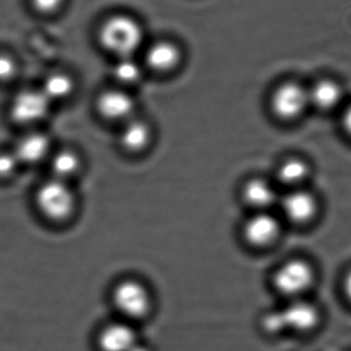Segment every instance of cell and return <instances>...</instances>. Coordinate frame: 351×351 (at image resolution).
<instances>
[{
	"mask_svg": "<svg viewBox=\"0 0 351 351\" xmlns=\"http://www.w3.org/2000/svg\"><path fill=\"white\" fill-rule=\"evenodd\" d=\"M110 303L117 317L135 326L149 321L156 311L150 289L141 280L125 278L113 286Z\"/></svg>",
	"mask_w": 351,
	"mask_h": 351,
	"instance_id": "1",
	"label": "cell"
},
{
	"mask_svg": "<svg viewBox=\"0 0 351 351\" xmlns=\"http://www.w3.org/2000/svg\"><path fill=\"white\" fill-rule=\"evenodd\" d=\"M33 200L41 218L56 224L69 220L75 212V193L70 183L53 178L38 185Z\"/></svg>",
	"mask_w": 351,
	"mask_h": 351,
	"instance_id": "2",
	"label": "cell"
},
{
	"mask_svg": "<svg viewBox=\"0 0 351 351\" xmlns=\"http://www.w3.org/2000/svg\"><path fill=\"white\" fill-rule=\"evenodd\" d=\"M53 106L40 88H23L8 103V119L23 131L38 129L49 119Z\"/></svg>",
	"mask_w": 351,
	"mask_h": 351,
	"instance_id": "3",
	"label": "cell"
},
{
	"mask_svg": "<svg viewBox=\"0 0 351 351\" xmlns=\"http://www.w3.org/2000/svg\"><path fill=\"white\" fill-rule=\"evenodd\" d=\"M101 45L117 57H133L143 43L139 23L127 16H114L102 25L99 33Z\"/></svg>",
	"mask_w": 351,
	"mask_h": 351,
	"instance_id": "4",
	"label": "cell"
},
{
	"mask_svg": "<svg viewBox=\"0 0 351 351\" xmlns=\"http://www.w3.org/2000/svg\"><path fill=\"white\" fill-rule=\"evenodd\" d=\"M315 272L313 266L303 260H291L276 269L272 285L278 294L290 298H302L313 288Z\"/></svg>",
	"mask_w": 351,
	"mask_h": 351,
	"instance_id": "5",
	"label": "cell"
},
{
	"mask_svg": "<svg viewBox=\"0 0 351 351\" xmlns=\"http://www.w3.org/2000/svg\"><path fill=\"white\" fill-rule=\"evenodd\" d=\"M140 340L137 326L115 317L97 329L94 346L97 351H131Z\"/></svg>",
	"mask_w": 351,
	"mask_h": 351,
	"instance_id": "6",
	"label": "cell"
},
{
	"mask_svg": "<svg viewBox=\"0 0 351 351\" xmlns=\"http://www.w3.org/2000/svg\"><path fill=\"white\" fill-rule=\"evenodd\" d=\"M12 149L16 154L19 162L24 167H34L47 164L53 152V141L49 134L38 129L25 130L19 136Z\"/></svg>",
	"mask_w": 351,
	"mask_h": 351,
	"instance_id": "7",
	"label": "cell"
},
{
	"mask_svg": "<svg viewBox=\"0 0 351 351\" xmlns=\"http://www.w3.org/2000/svg\"><path fill=\"white\" fill-rule=\"evenodd\" d=\"M308 105V90L296 82L280 84L270 99L272 112L284 121H293L300 117Z\"/></svg>",
	"mask_w": 351,
	"mask_h": 351,
	"instance_id": "8",
	"label": "cell"
},
{
	"mask_svg": "<svg viewBox=\"0 0 351 351\" xmlns=\"http://www.w3.org/2000/svg\"><path fill=\"white\" fill-rule=\"evenodd\" d=\"M280 311L287 332L292 333H313L323 319L321 309L315 303L302 298L290 300Z\"/></svg>",
	"mask_w": 351,
	"mask_h": 351,
	"instance_id": "9",
	"label": "cell"
},
{
	"mask_svg": "<svg viewBox=\"0 0 351 351\" xmlns=\"http://www.w3.org/2000/svg\"><path fill=\"white\" fill-rule=\"evenodd\" d=\"M280 233V225L269 213L258 212L250 217L243 226V239L253 247H266L276 241Z\"/></svg>",
	"mask_w": 351,
	"mask_h": 351,
	"instance_id": "10",
	"label": "cell"
},
{
	"mask_svg": "<svg viewBox=\"0 0 351 351\" xmlns=\"http://www.w3.org/2000/svg\"><path fill=\"white\" fill-rule=\"evenodd\" d=\"M96 105L101 117L108 121L125 123L133 119L136 107L133 97L121 90H109L102 93Z\"/></svg>",
	"mask_w": 351,
	"mask_h": 351,
	"instance_id": "11",
	"label": "cell"
},
{
	"mask_svg": "<svg viewBox=\"0 0 351 351\" xmlns=\"http://www.w3.org/2000/svg\"><path fill=\"white\" fill-rule=\"evenodd\" d=\"M287 218L297 224L308 222L317 214V202L315 195L305 190H293L282 200Z\"/></svg>",
	"mask_w": 351,
	"mask_h": 351,
	"instance_id": "12",
	"label": "cell"
},
{
	"mask_svg": "<svg viewBox=\"0 0 351 351\" xmlns=\"http://www.w3.org/2000/svg\"><path fill=\"white\" fill-rule=\"evenodd\" d=\"M47 164L51 171V178L67 183L77 176L82 168L80 156L69 148L53 149Z\"/></svg>",
	"mask_w": 351,
	"mask_h": 351,
	"instance_id": "13",
	"label": "cell"
},
{
	"mask_svg": "<svg viewBox=\"0 0 351 351\" xmlns=\"http://www.w3.org/2000/svg\"><path fill=\"white\" fill-rule=\"evenodd\" d=\"M243 197L250 206L264 212L278 200L274 185L262 178L249 180L243 188Z\"/></svg>",
	"mask_w": 351,
	"mask_h": 351,
	"instance_id": "14",
	"label": "cell"
},
{
	"mask_svg": "<svg viewBox=\"0 0 351 351\" xmlns=\"http://www.w3.org/2000/svg\"><path fill=\"white\" fill-rule=\"evenodd\" d=\"M152 128L141 119H131L125 121L121 130V144L130 152H143L152 141Z\"/></svg>",
	"mask_w": 351,
	"mask_h": 351,
	"instance_id": "15",
	"label": "cell"
},
{
	"mask_svg": "<svg viewBox=\"0 0 351 351\" xmlns=\"http://www.w3.org/2000/svg\"><path fill=\"white\" fill-rule=\"evenodd\" d=\"M181 53L175 45L167 41L156 43L146 53V63L154 71L168 72L177 67Z\"/></svg>",
	"mask_w": 351,
	"mask_h": 351,
	"instance_id": "16",
	"label": "cell"
},
{
	"mask_svg": "<svg viewBox=\"0 0 351 351\" xmlns=\"http://www.w3.org/2000/svg\"><path fill=\"white\" fill-rule=\"evenodd\" d=\"M343 90L337 82L324 80L308 90L309 104L321 110H331L341 103Z\"/></svg>",
	"mask_w": 351,
	"mask_h": 351,
	"instance_id": "17",
	"label": "cell"
},
{
	"mask_svg": "<svg viewBox=\"0 0 351 351\" xmlns=\"http://www.w3.org/2000/svg\"><path fill=\"white\" fill-rule=\"evenodd\" d=\"M40 90L53 104L67 100L74 92L71 76L63 72H53L43 80Z\"/></svg>",
	"mask_w": 351,
	"mask_h": 351,
	"instance_id": "18",
	"label": "cell"
},
{
	"mask_svg": "<svg viewBox=\"0 0 351 351\" xmlns=\"http://www.w3.org/2000/svg\"><path fill=\"white\" fill-rule=\"evenodd\" d=\"M308 175V165L300 158H289L282 162L278 169V180L285 185H299Z\"/></svg>",
	"mask_w": 351,
	"mask_h": 351,
	"instance_id": "19",
	"label": "cell"
},
{
	"mask_svg": "<svg viewBox=\"0 0 351 351\" xmlns=\"http://www.w3.org/2000/svg\"><path fill=\"white\" fill-rule=\"evenodd\" d=\"M113 75L121 84H134L141 78L142 70L133 58H121L113 68Z\"/></svg>",
	"mask_w": 351,
	"mask_h": 351,
	"instance_id": "20",
	"label": "cell"
},
{
	"mask_svg": "<svg viewBox=\"0 0 351 351\" xmlns=\"http://www.w3.org/2000/svg\"><path fill=\"white\" fill-rule=\"evenodd\" d=\"M259 325L263 333L271 337L287 333L280 309H272L264 313L260 317Z\"/></svg>",
	"mask_w": 351,
	"mask_h": 351,
	"instance_id": "21",
	"label": "cell"
},
{
	"mask_svg": "<svg viewBox=\"0 0 351 351\" xmlns=\"http://www.w3.org/2000/svg\"><path fill=\"white\" fill-rule=\"evenodd\" d=\"M22 168L12 147L0 149V181L14 179Z\"/></svg>",
	"mask_w": 351,
	"mask_h": 351,
	"instance_id": "22",
	"label": "cell"
},
{
	"mask_svg": "<svg viewBox=\"0 0 351 351\" xmlns=\"http://www.w3.org/2000/svg\"><path fill=\"white\" fill-rule=\"evenodd\" d=\"M18 65L14 58L0 53V84H8L16 78Z\"/></svg>",
	"mask_w": 351,
	"mask_h": 351,
	"instance_id": "23",
	"label": "cell"
},
{
	"mask_svg": "<svg viewBox=\"0 0 351 351\" xmlns=\"http://www.w3.org/2000/svg\"><path fill=\"white\" fill-rule=\"evenodd\" d=\"M31 3L37 12L49 14L57 12L63 4V0H31Z\"/></svg>",
	"mask_w": 351,
	"mask_h": 351,
	"instance_id": "24",
	"label": "cell"
},
{
	"mask_svg": "<svg viewBox=\"0 0 351 351\" xmlns=\"http://www.w3.org/2000/svg\"><path fill=\"white\" fill-rule=\"evenodd\" d=\"M343 292L346 299L351 303V270L343 280Z\"/></svg>",
	"mask_w": 351,
	"mask_h": 351,
	"instance_id": "25",
	"label": "cell"
},
{
	"mask_svg": "<svg viewBox=\"0 0 351 351\" xmlns=\"http://www.w3.org/2000/svg\"><path fill=\"white\" fill-rule=\"evenodd\" d=\"M344 129L351 135V105L344 111L343 119H342Z\"/></svg>",
	"mask_w": 351,
	"mask_h": 351,
	"instance_id": "26",
	"label": "cell"
},
{
	"mask_svg": "<svg viewBox=\"0 0 351 351\" xmlns=\"http://www.w3.org/2000/svg\"><path fill=\"white\" fill-rule=\"evenodd\" d=\"M131 351H156V350L150 344L146 343L141 339Z\"/></svg>",
	"mask_w": 351,
	"mask_h": 351,
	"instance_id": "27",
	"label": "cell"
}]
</instances>
